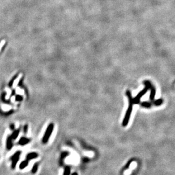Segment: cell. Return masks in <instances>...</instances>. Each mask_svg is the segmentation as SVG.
<instances>
[{"label": "cell", "mask_w": 175, "mask_h": 175, "mask_svg": "<svg viewBox=\"0 0 175 175\" xmlns=\"http://www.w3.org/2000/svg\"><path fill=\"white\" fill-rule=\"evenodd\" d=\"M126 96H128L129 100V106L128 108L127 111L125 114V117L123 118V126L125 127L128 124L129 120H130L131 114H132V110H133V105H134V101H133V98H132V94L130 90H127L126 92Z\"/></svg>", "instance_id": "cell-1"}, {"label": "cell", "mask_w": 175, "mask_h": 175, "mask_svg": "<svg viewBox=\"0 0 175 175\" xmlns=\"http://www.w3.org/2000/svg\"><path fill=\"white\" fill-rule=\"evenodd\" d=\"M150 82L149 80H145V81L143 82V83L145 84V89H143L141 91L139 92V93L137 94V95L133 99L134 104H137L140 103L141 98H142L143 95H145V94L146 93L148 90L150 89Z\"/></svg>", "instance_id": "cell-2"}, {"label": "cell", "mask_w": 175, "mask_h": 175, "mask_svg": "<svg viewBox=\"0 0 175 175\" xmlns=\"http://www.w3.org/2000/svg\"><path fill=\"white\" fill-rule=\"evenodd\" d=\"M54 129V124L53 123H50L49 125L48 126L47 128L45 131L44 136L43 138L42 142L43 143H47L49 141L50 137H51V134H52L53 131Z\"/></svg>", "instance_id": "cell-3"}, {"label": "cell", "mask_w": 175, "mask_h": 175, "mask_svg": "<svg viewBox=\"0 0 175 175\" xmlns=\"http://www.w3.org/2000/svg\"><path fill=\"white\" fill-rule=\"evenodd\" d=\"M20 154H21V151H18L10 158V159L12 161V163H11V168H12V169H14L15 168L18 161L19 159Z\"/></svg>", "instance_id": "cell-4"}, {"label": "cell", "mask_w": 175, "mask_h": 175, "mask_svg": "<svg viewBox=\"0 0 175 175\" xmlns=\"http://www.w3.org/2000/svg\"><path fill=\"white\" fill-rule=\"evenodd\" d=\"M150 89L151 90V92H150V100L151 101H154V98H155V94H156V89L153 85L151 84V83L150 82Z\"/></svg>", "instance_id": "cell-5"}, {"label": "cell", "mask_w": 175, "mask_h": 175, "mask_svg": "<svg viewBox=\"0 0 175 175\" xmlns=\"http://www.w3.org/2000/svg\"><path fill=\"white\" fill-rule=\"evenodd\" d=\"M12 138L11 136H8L6 139V148L7 150H10L13 147V142H12Z\"/></svg>", "instance_id": "cell-6"}, {"label": "cell", "mask_w": 175, "mask_h": 175, "mask_svg": "<svg viewBox=\"0 0 175 175\" xmlns=\"http://www.w3.org/2000/svg\"><path fill=\"white\" fill-rule=\"evenodd\" d=\"M39 155L37 154L36 152H31L28 154L27 155H26V160H30L32 159H36L38 157Z\"/></svg>", "instance_id": "cell-7"}, {"label": "cell", "mask_w": 175, "mask_h": 175, "mask_svg": "<svg viewBox=\"0 0 175 175\" xmlns=\"http://www.w3.org/2000/svg\"><path fill=\"white\" fill-rule=\"evenodd\" d=\"M30 142V139H28V138L25 137H22L19 139V141L18 144L19 145L24 146L27 145V144L28 143Z\"/></svg>", "instance_id": "cell-8"}, {"label": "cell", "mask_w": 175, "mask_h": 175, "mask_svg": "<svg viewBox=\"0 0 175 175\" xmlns=\"http://www.w3.org/2000/svg\"><path fill=\"white\" fill-rule=\"evenodd\" d=\"M69 155V152H66V151L62 153L61 156H60V166L63 165V164H64V162H63V161H64V160L65 159V158L67 156H68Z\"/></svg>", "instance_id": "cell-9"}, {"label": "cell", "mask_w": 175, "mask_h": 175, "mask_svg": "<svg viewBox=\"0 0 175 175\" xmlns=\"http://www.w3.org/2000/svg\"><path fill=\"white\" fill-rule=\"evenodd\" d=\"M19 132H20V129H17V130H14V132H13V133H12V134H11V137L13 139H15L16 138H17L19 134Z\"/></svg>", "instance_id": "cell-10"}, {"label": "cell", "mask_w": 175, "mask_h": 175, "mask_svg": "<svg viewBox=\"0 0 175 175\" xmlns=\"http://www.w3.org/2000/svg\"><path fill=\"white\" fill-rule=\"evenodd\" d=\"M139 104H141V106L146 107V108H150V107H151L152 104L151 103L147 102V101H143V102H141L140 101Z\"/></svg>", "instance_id": "cell-11"}, {"label": "cell", "mask_w": 175, "mask_h": 175, "mask_svg": "<svg viewBox=\"0 0 175 175\" xmlns=\"http://www.w3.org/2000/svg\"><path fill=\"white\" fill-rule=\"evenodd\" d=\"M28 164V160H24V161H23L20 164L19 168L21 169V170H23V169L27 167Z\"/></svg>", "instance_id": "cell-12"}, {"label": "cell", "mask_w": 175, "mask_h": 175, "mask_svg": "<svg viewBox=\"0 0 175 175\" xmlns=\"http://www.w3.org/2000/svg\"><path fill=\"white\" fill-rule=\"evenodd\" d=\"M70 168L69 166H67L65 168L64 175H70Z\"/></svg>", "instance_id": "cell-13"}, {"label": "cell", "mask_w": 175, "mask_h": 175, "mask_svg": "<svg viewBox=\"0 0 175 175\" xmlns=\"http://www.w3.org/2000/svg\"><path fill=\"white\" fill-rule=\"evenodd\" d=\"M38 164H38V163H35L34 165H33V167H32L31 172H32V173H33V174H35V173H36V172H37L38 168Z\"/></svg>", "instance_id": "cell-14"}, {"label": "cell", "mask_w": 175, "mask_h": 175, "mask_svg": "<svg viewBox=\"0 0 175 175\" xmlns=\"http://www.w3.org/2000/svg\"><path fill=\"white\" fill-rule=\"evenodd\" d=\"M163 101V100L162 99H159L157 100H155L154 103H153L152 104H154L156 106H159V105H160L161 104H162Z\"/></svg>", "instance_id": "cell-15"}, {"label": "cell", "mask_w": 175, "mask_h": 175, "mask_svg": "<svg viewBox=\"0 0 175 175\" xmlns=\"http://www.w3.org/2000/svg\"><path fill=\"white\" fill-rule=\"evenodd\" d=\"M16 78H17V76H14V77L13 78V79H11V81L10 82V83H9V87H11L13 86V83H14V80H15Z\"/></svg>", "instance_id": "cell-16"}, {"label": "cell", "mask_w": 175, "mask_h": 175, "mask_svg": "<svg viewBox=\"0 0 175 175\" xmlns=\"http://www.w3.org/2000/svg\"><path fill=\"white\" fill-rule=\"evenodd\" d=\"M23 100V98L22 96H21L20 95H18L16 96L15 97V100L16 101H22Z\"/></svg>", "instance_id": "cell-17"}, {"label": "cell", "mask_w": 175, "mask_h": 175, "mask_svg": "<svg viewBox=\"0 0 175 175\" xmlns=\"http://www.w3.org/2000/svg\"><path fill=\"white\" fill-rule=\"evenodd\" d=\"M28 130V125H25L24 126V129H23V132H24V134H27Z\"/></svg>", "instance_id": "cell-18"}, {"label": "cell", "mask_w": 175, "mask_h": 175, "mask_svg": "<svg viewBox=\"0 0 175 175\" xmlns=\"http://www.w3.org/2000/svg\"><path fill=\"white\" fill-rule=\"evenodd\" d=\"M14 127H15V126H14V124L11 125V126H10V128H11V129H13V130L14 129Z\"/></svg>", "instance_id": "cell-19"}, {"label": "cell", "mask_w": 175, "mask_h": 175, "mask_svg": "<svg viewBox=\"0 0 175 175\" xmlns=\"http://www.w3.org/2000/svg\"><path fill=\"white\" fill-rule=\"evenodd\" d=\"M71 175H78V173L76 172H74V173H72Z\"/></svg>", "instance_id": "cell-20"}]
</instances>
